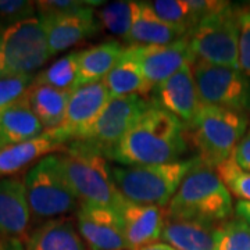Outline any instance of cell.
<instances>
[{
  "mask_svg": "<svg viewBox=\"0 0 250 250\" xmlns=\"http://www.w3.org/2000/svg\"><path fill=\"white\" fill-rule=\"evenodd\" d=\"M139 250H177L174 249L172 246L164 243V242H157V243H153V245H149V246H145L142 249Z\"/></svg>",
  "mask_w": 250,
  "mask_h": 250,
  "instance_id": "obj_38",
  "label": "cell"
},
{
  "mask_svg": "<svg viewBox=\"0 0 250 250\" xmlns=\"http://www.w3.org/2000/svg\"><path fill=\"white\" fill-rule=\"evenodd\" d=\"M154 14L164 22L189 34L200 22L190 0H153L149 1Z\"/></svg>",
  "mask_w": 250,
  "mask_h": 250,
  "instance_id": "obj_27",
  "label": "cell"
},
{
  "mask_svg": "<svg viewBox=\"0 0 250 250\" xmlns=\"http://www.w3.org/2000/svg\"><path fill=\"white\" fill-rule=\"evenodd\" d=\"M70 141L57 129L45 131L38 138L27 142L11 145L0 149V179L16 177L20 171L32 167L43 157L62 150Z\"/></svg>",
  "mask_w": 250,
  "mask_h": 250,
  "instance_id": "obj_17",
  "label": "cell"
},
{
  "mask_svg": "<svg viewBox=\"0 0 250 250\" xmlns=\"http://www.w3.org/2000/svg\"><path fill=\"white\" fill-rule=\"evenodd\" d=\"M74 220L88 250H129L123 218L114 208L80 203Z\"/></svg>",
  "mask_w": 250,
  "mask_h": 250,
  "instance_id": "obj_11",
  "label": "cell"
},
{
  "mask_svg": "<svg viewBox=\"0 0 250 250\" xmlns=\"http://www.w3.org/2000/svg\"><path fill=\"white\" fill-rule=\"evenodd\" d=\"M199 164L197 157L164 164L113 167V178L120 193L138 205L167 207L184 178Z\"/></svg>",
  "mask_w": 250,
  "mask_h": 250,
  "instance_id": "obj_4",
  "label": "cell"
},
{
  "mask_svg": "<svg viewBox=\"0 0 250 250\" xmlns=\"http://www.w3.org/2000/svg\"><path fill=\"white\" fill-rule=\"evenodd\" d=\"M41 22L45 29L49 53L53 57L83 39L93 36L100 28L95 7L59 14H41Z\"/></svg>",
  "mask_w": 250,
  "mask_h": 250,
  "instance_id": "obj_14",
  "label": "cell"
},
{
  "mask_svg": "<svg viewBox=\"0 0 250 250\" xmlns=\"http://www.w3.org/2000/svg\"><path fill=\"white\" fill-rule=\"evenodd\" d=\"M167 217L217 225L232 217V193L211 167L199 164L167 206Z\"/></svg>",
  "mask_w": 250,
  "mask_h": 250,
  "instance_id": "obj_3",
  "label": "cell"
},
{
  "mask_svg": "<svg viewBox=\"0 0 250 250\" xmlns=\"http://www.w3.org/2000/svg\"><path fill=\"white\" fill-rule=\"evenodd\" d=\"M192 71L202 106L227 108L242 114L250 108V81L241 70L196 60L192 64Z\"/></svg>",
  "mask_w": 250,
  "mask_h": 250,
  "instance_id": "obj_9",
  "label": "cell"
},
{
  "mask_svg": "<svg viewBox=\"0 0 250 250\" xmlns=\"http://www.w3.org/2000/svg\"><path fill=\"white\" fill-rule=\"evenodd\" d=\"M36 16H38L36 1L0 0V28L3 29Z\"/></svg>",
  "mask_w": 250,
  "mask_h": 250,
  "instance_id": "obj_31",
  "label": "cell"
},
{
  "mask_svg": "<svg viewBox=\"0 0 250 250\" xmlns=\"http://www.w3.org/2000/svg\"><path fill=\"white\" fill-rule=\"evenodd\" d=\"M187 149L185 124L150 103L111 153L110 160L124 167L178 161Z\"/></svg>",
  "mask_w": 250,
  "mask_h": 250,
  "instance_id": "obj_1",
  "label": "cell"
},
{
  "mask_svg": "<svg viewBox=\"0 0 250 250\" xmlns=\"http://www.w3.org/2000/svg\"><path fill=\"white\" fill-rule=\"evenodd\" d=\"M185 132L200 163L215 168L232 156L248 132V118L232 110L202 106L195 120L185 125Z\"/></svg>",
  "mask_w": 250,
  "mask_h": 250,
  "instance_id": "obj_5",
  "label": "cell"
},
{
  "mask_svg": "<svg viewBox=\"0 0 250 250\" xmlns=\"http://www.w3.org/2000/svg\"><path fill=\"white\" fill-rule=\"evenodd\" d=\"M235 213L236 217L245 220L250 225V202L248 200H238L235 205Z\"/></svg>",
  "mask_w": 250,
  "mask_h": 250,
  "instance_id": "obj_37",
  "label": "cell"
},
{
  "mask_svg": "<svg viewBox=\"0 0 250 250\" xmlns=\"http://www.w3.org/2000/svg\"><path fill=\"white\" fill-rule=\"evenodd\" d=\"M118 213L123 218L129 250L142 249L161 239L167 218V210L164 207L138 205L125 199Z\"/></svg>",
  "mask_w": 250,
  "mask_h": 250,
  "instance_id": "obj_18",
  "label": "cell"
},
{
  "mask_svg": "<svg viewBox=\"0 0 250 250\" xmlns=\"http://www.w3.org/2000/svg\"><path fill=\"white\" fill-rule=\"evenodd\" d=\"M229 192L239 200L250 202V174H246L236 166L232 156L214 168Z\"/></svg>",
  "mask_w": 250,
  "mask_h": 250,
  "instance_id": "obj_30",
  "label": "cell"
},
{
  "mask_svg": "<svg viewBox=\"0 0 250 250\" xmlns=\"http://www.w3.org/2000/svg\"><path fill=\"white\" fill-rule=\"evenodd\" d=\"M0 250H24V242L0 235Z\"/></svg>",
  "mask_w": 250,
  "mask_h": 250,
  "instance_id": "obj_36",
  "label": "cell"
},
{
  "mask_svg": "<svg viewBox=\"0 0 250 250\" xmlns=\"http://www.w3.org/2000/svg\"><path fill=\"white\" fill-rule=\"evenodd\" d=\"M64 175L80 203L120 210L125 197L117 189L108 159L85 141H72L57 152Z\"/></svg>",
  "mask_w": 250,
  "mask_h": 250,
  "instance_id": "obj_2",
  "label": "cell"
},
{
  "mask_svg": "<svg viewBox=\"0 0 250 250\" xmlns=\"http://www.w3.org/2000/svg\"><path fill=\"white\" fill-rule=\"evenodd\" d=\"M80 78V52H71L57 59L50 65L36 72L34 83L46 85L54 89L70 92L78 88Z\"/></svg>",
  "mask_w": 250,
  "mask_h": 250,
  "instance_id": "obj_26",
  "label": "cell"
},
{
  "mask_svg": "<svg viewBox=\"0 0 250 250\" xmlns=\"http://www.w3.org/2000/svg\"><path fill=\"white\" fill-rule=\"evenodd\" d=\"M215 227L167 217L161 241L177 250H215Z\"/></svg>",
  "mask_w": 250,
  "mask_h": 250,
  "instance_id": "obj_22",
  "label": "cell"
},
{
  "mask_svg": "<svg viewBox=\"0 0 250 250\" xmlns=\"http://www.w3.org/2000/svg\"><path fill=\"white\" fill-rule=\"evenodd\" d=\"M45 132L25 96L0 113V149L27 142Z\"/></svg>",
  "mask_w": 250,
  "mask_h": 250,
  "instance_id": "obj_21",
  "label": "cell"
},
{
  "mask_svg": "<svg viewBox=\"0 0 250 250\" xmlns=\"http://www.w3.org/2000/svg\"><path fill=\"white\" fill-rule=\"evenodd\" d=\"M108 100L110 95L103 82L78 86L70 95L62 124L56 129L70 142L81 141L96 123Z\"/></svg>",
  "mask_w": 250,
  "mask_h": 250,
  "instance_id": "obj_13",
  "label": "cell"
},
{
  "mask_svg": "<svg viewBox=\"0 0 250 250\" xmlns=\"http://www.w3.org/2000/svg\"><path fill=\"white\" fill-rule=\"evenodd\" d=\"M52 59L41 18L6 28L0 35V78L35 75Z\"/></svg>",
  "mask_w": 250,
  "mask_h": 250,
  "instance_id": "obj_8",
  "label": "cell"
},
{
  "mask_svg": "<svg viewBox=\"0 0 250 250\" xmlns=\"http://www.w3.org/2000/svg\"><path fill=\"white\" fill-rule=\"evenodd\" d=\"M215 250H250V225L239 217L215 227Z\"/></svg>",
  "mask_w": 250,
  "mask_h": 250,
  "instance_id": "obj_29",
  "label": "cell"
},
{
  "mask_svg": "<svg viewBox=\"0 0 250 250\" xmlns=\"http://www.w3.org/2000/svg\"><path fill=\"white\" fill-rule=\"evenodd\" d=\"M110 99L125 98V96H147L152 93L147 82L143 77L139 64L128 54L126 49L121 60L110 71L103 81Z\"/></svg>",
  "mask_w": 250,
  "mask_h": 250,
  "instance_id": "obj_25",
  "label": "cell"
},
{
  "mask_svg": "<svg viewBox=\"0 0 250 250\" xmlns=\"http://www.w3.org/2000/svg\"><path fill=\"white\" fill-rule=\"evenodd\" d=\"M70 95V92L32 83L25 93V99L45 131H52L62 124Z\"/></svg>",
  "mask_w": 250,
  "mask_h": 250,
  "instance_id": "obj_24",
  "label": "cell"
},
{
  "mask_svg": "<svg viewBox=\"0 0 250 250\" xmlns=\"http://www.w3.org/2000/svg\"><path fill=\"white\" fill-rule=\"evenodd\" d=\"M32 229L24 177L0 179V235L25 241Z\"/></svg>",
  "mask_w": 250,
  "mask_h": 250,
  "instance_id": "obj_16",
  "label": "cell"
},
{
  "mask_svg": "<svg viewBox=\"0 0 250 250\" xmlns=\"http://www.w3.org/2000/svg\"><path fill=\"white\" fill-rule=\"evenodd\" d=\"M125 46L117 41L103 42L80 52L78 86L103 82L124 54Z\"/></svg>",
  "mask_w": 250,
  "mask_h": 250,
  "instance_id": "obj_23",
  "label": "cell"
},
{
  "mask_svg": "<svg viewBox=\"0 0 250 250\" xmlns=\"http://www.w3.org/2000/svg\"><path fill=\"white\" fill-rule=\"evenodd\" d=\"M98 21L111 35H116L126 42L132 27L134 1H113L99 10Z\"/></svg>",
  "mask_w": 250,
  "mask_h": 250,
  "instance_id": "obj_28",
  "label": "cell"
},
{
  "mask_svg": "<svg viewBox=\"0 0 250 250\" xmlns=\"http://www.w3.org/2000/svg\"><path fill=\"white\" fill-rule=\"evenodd\" d=\"M103 1L92 0H41L36 1L38 16L41 14H59V13H72L88 7L102 6Z\"/></svg>",
  "mask_w": 250,
  "mask_h": 250,
  "instance_id": "obj_34",
  "label": "cell"
},
{
  "mask_svg": "<svg viewBox=\"0 0 250 250\" xmlns=\"http://www.w3.org/2000/svg\"><path fill=\"white\" fill-rule=\"evenodd\" d=\"M3 31H4V29H3V28H0V35H1V32H3Z\"/></svg>",
  "mask_w": 250,
  "mask_h": 250,
  "instance_id": "obj_39",
  "label": "cell"
},
{
  "mask_svg": "<svg viewBox=\"0 0 250 250\" xmlns=\"http://www.w3.org/2000/svg\"><path fill=\"white\" fill-rule=\"evenodd\" d=\"M232 159L243 172L250 174V129L238 143L232 153Z\"/></svg>",
  "mask_w": 250,
  "mask_h": 250,
  "instance_id": "obj_35",
  "label": "cell"
},
{
  "mask_svg": "<svg viewBox=\"0 0 250 250\" xmlns=\"http://www.w3.org/2000/svg\"><path fill=\"white\" fill-rule=\"evenodd\" d=\"M150 103L168 111L185 125L190 124L202 108L192 64L182 67L154 88L150 93Z\"/></svg>",
  "mask_w": 250,
  "mask_h": 250,
  "instance_id": "obj_15",
  "label": "cell"
},
{
  "mask_svg": "<svg viewBox=\"0 0 250 250\" xmlns=\"http://www.w3.org/2000/svg\"><path fill=\"white\" fill-rule=\"evenodd\" d=\"M125 49L139 64L152 92L182 67L195 62L188 35L168 45H131Z\"/></svg>",
  "mask_w": 250,
  "mask_h": 250,
  "instance_id": "obj_12",
  "label": "cell"
},
{
  "mask_svg": "<svg viewBox=\"0 0 250 250\" xmlns=\"http://www.w3.org/2000/svg\"><path fill=\"white\" fill-rule=\"evenodd\" d=\"M193 60L239 70L238 6L225 1L206 16L189 34Z\"/></svg>",
  "mask_w": 250,
  "mask_h": 250,
  "instance_id": "obj_7",
  "label": "cell"
},
{
  "mask_svg": "<svg viewBox=\"0 0 250 250\" xmlns=\"http://www.w3.org/2000/svg\"><path fill=\"white\" fill-rule=\"evenodd\" d=\"M25 195L35 225L75 213L80 200L64 175L59 154L35 163L24 175Z\"/></svg>",
  "mask_w": 250,
  "mask_h": 250,
  "instance_id": "obj_6",
  "label": "cell"
},
{
  "mask_svg": "<svg viewBox=\"0 0 250 250\" xmlns=\"http://www.w3.org/2000/svg\"><path fill=\"white\" fill-rule=\"evenodd\" d=\"M239 21V70L250 81V6L238 7Z\"/></svg>",
  "mask_w": 250,
  "mask_h": 250,
  "instance_id": "obj_33",
  "label": "cell"
},
{
  "mask_svg": "<svg viewBox=\"0 0 250 250\" xmlns=\"http://www.w3.org/2000/svg\"><path fill=\"white\" fill-rule=\"evenodd\" d=\"M24 250H88L74 217H59L32 227Z\"/></svg>",
  "mask_w": 250,
  "mask_h": 250,
  "instance_id": "obj_19",
  "label": "cell"
},
{
  "mask_svg": "<svg viewBox=\"0 0 250 250\" xmlns=\"http://www.w3.org/2000/svg\"><path fill=\"white\" fill-rule=\"evenodd\" d=\"M35 75H18L0 78V113L25 96L34 83Z\"/></svg>",
  "mask_w": 250,
  "mask_h": 250,
  "instance_id": "obj_32",
  "label": "cell"
},
{
  "mask_svg": "<svg viewBox=\"0 0 250 250\" xmlns=\"http://www.w3.org/2000/svg\"><path fill=\"white\" fill-rule=\"evenodd\" d=\"M149 106L150 100L138 95L110 99L96 123L81 141L95 146L110 160L117 145Z\"/></svg>",
  "mask_w": 250,
  "mask_h": 250,
  "instance_id": "obj_10",
  "label": "cell"
},
{
  "mask_svg": "<svg viewBox=\"0 0 250 250\" xmlns=\"http://www.w3.org/2000/svg\"><path fill=\"white\" fill-rule=\"evenodd\" d=\"M187 34L164 22L154 14L149 1H134L132 27L126 43L131 45H168Z\"/></svg>",
  "mask_w": 250,
  "mask_h": 250,
  "instance_id": "obj_20",
  "label": "cell"
}]
</instances>
